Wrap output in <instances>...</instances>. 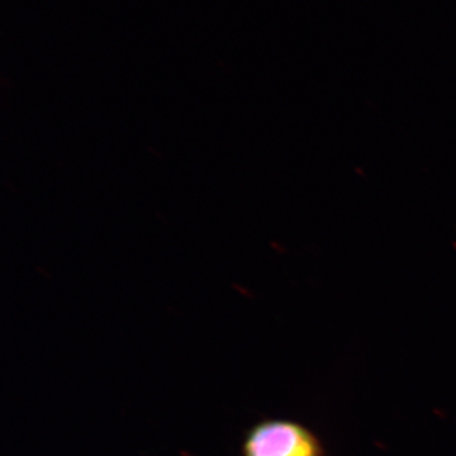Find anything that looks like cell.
<instances>
[{
	"instance_id": "obj_1",
	"label": "cell",
	"mask_w": 456,
	"mask_h": 456,
	"mask_svg": "<svg viewBox=\"0 0 456 456\" xmlns=\"http://www.w3.org/2000/svg\"><path fill=\"white\" fill-rule=\"evenodd\" d=\"M242 456H326L322 443L307 426L268 419L246 431Z\"/></svg>"
}]
</instances>
